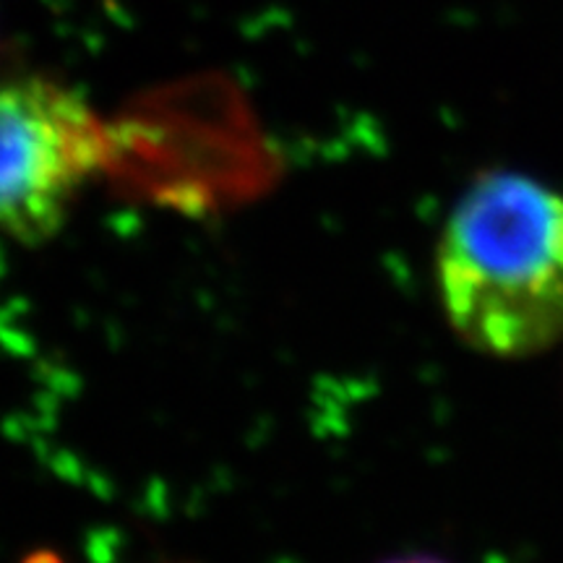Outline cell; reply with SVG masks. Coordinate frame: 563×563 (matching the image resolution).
<instances>
[{"instance_id":"obj_1","label":"cell","mask_w":563,"mask_h":563,"mask_svg":"<svg viewBox=\"0 0 563 563\" xmlns=\"http://www.w3.org/2000/svg\"><path fill=\"white\" fill-rule=\"evenodd\" d=\"M443 311L470 347L538 355L563 336V196L517 173L464 191L439 241Z\"/></svg>"},{"instance_id":"obj_3","label":"cell","mask_w":563,"mask_h":563,"mask_svg":"<svg viewBox=\"0 0 563 563\" xmlns=\"http://www.w3.org/2000/svg\"><path fill=\"white\" fill-rule=\"evenodd\" d=\"M391 563H441V561H433V559H399V561H391Z\"/></svg>"},{"instance_id":"obj_2","label":"cell","mask_w":563,"mask_h":563,"mask_svg":"<svg viewBox=\"0 0 563 563\" xmlns=\"http://www.w3.org/2000/svg\"><path fill=\"white\" fill-rule=\"evenodd\" d=\"M112 157L115 131L79 91L42 76L0 81V235L53 238Z\"/></svg>"}]
</instances>
